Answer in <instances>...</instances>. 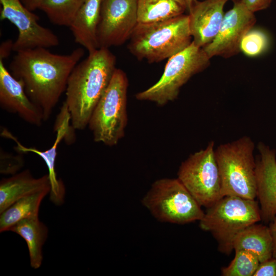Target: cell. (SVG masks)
Masks as SVG:
<instances>
[{
    "label": "cell",
    "instance_id": "cell-10",
    "mask_svg": "<svg viewBox=\"0 0 276 276\" xmlns=\"http://www.w3.org/2000/svg\"><path fill=\"white\" fill-rule=\"evenodd\" d=\"M0 18L8 20L18 31L13 51L36 48H49L59 44L57 36L38 23L39 17L28 9L21 0H0Z\"/></svg>",
    "mask_w": 276,
    "mask_h": 276
},
{
    "label": "cell",
    "instance_id": "cell-11",
    "mask_svg": "<svg viewBox=\"0 0 276 276\" xmlns=\"http://www.w3.org/2000/svg\"><path fill=\"white\" fill-rule=\"evenodd\" d=\"M138 0H103L97 31L99 48L119 46L129 40L138 23Z\"/></svg>",
    "mask_w": 276,
    "mask_h": 276
},
{
    "label": "cell",
    "instance_id": "cell-15",
    "mask_svg": "<svg viewBox=\"0 0 276 276\" xmlns=\"http://www.w3.org/2000/svg\"><path fill=\"white\" fill-rule=\"evenodd\" d=\"M60 112L61 122L56 126V136L55 141L52 147L45 151H40L34 147H27L22 145L8 129H4L1 133L3 136L9 138L16 143L15 150L19 153H24L32 152L40 156L45 163L49 177L51 189L50 200L55 205H60L64 202L65 188L62 181L57 178L55 171V163L57 156L58 145L61 141L67 135L70 130L69 122L70 115L67 107L63 103Z\"/></svg>",
    "mask_w": 276,
    "mask_h": 276
},
{
    "label": "cell",
    "instance_id": "cell-25",
    "mask_svg": "<svg viewBox=\"0 0 276 276\" xmlns=\"http://www.w3.org/2000/svg\"><path fill=\"white\" fill-rule=\"evenodd\" d=\"M269 45L267 34L260 29H251L243 37L240 51L249 57L258 56L265 52Z\"/></svg>",
    "mask_w": 276,
    "mask_h": 276
},
{
    "label": "cell",
    "instance_id": "cell-13",
    "mask_svg": "<svg viewBox=\"0 0 276 276\" xmlns=\"http://www.w3.org/2000/svg\"><path fill=\"white\" fill-rule=\"evenodd\" d=\"M0 106L29 124L40 126L44 121L40 109L27 96L23 83L14 78L0 59Z\"/></svg>",
    "mask_w": 276,
    "mask_h": 276
},
{
    "label": "cell",
    "instance_id": "cell-32",
    "mask_svg": "<svg viewBox=\"0 0 276 276\" xmlns=\"http://www.w3.org/2000/svg\"><path fill=\"white\" fill-rule=\"evenodd\" d=\"M188 5V11L191 8L192 6L198 1V0H186Z\"/></svg>",
    "mask_w": 276,
    "mask_h": 276
},
{
    "label": "cell",
    "instance_id": "cell-2",
    "mask_svg": "<svg viewBox=\"0 0 276 276\" xmlns=\"http://www.w3.org/2000/svg\"><path fill=\"white\" fill-rule=\"evenodd\" d=\"M116 66V57L109 49L99 48L75 66L67 80L64 102L73 128L82 130L88 126Z\"/></svg>",
    "mask_w": 276,
    "mask_h": 276
},
{
    "label": "cell",
    "instance_id": "cell-26",
    "mask_svg": "<svg viewBox=\"0 0 276 276\" xmlns=\"http://www.w3.org/2000/svg\"><path fill=\"white\" fill-rule=\"evenodd\" d=\"M0 172L3 174L14 175L23 167L24 160L20 154L13 155L1 150Z\"/></svg>",
    "mask_w": 276,
    "mask_h": 276
},
{
    "label": "cell",
    "instance_id": "cell-3",
    "mask_svg": "<svg viewBox=\"0 0 276 276\" xmlns=\"http://www.w3.org/2000/svg\"><path fill=\"white\" fill-rule=\"evenodd\" d=\"M128 40L129 52L139 60L152 63L169 59L192 42L189 15L151 24L137 23Z\"/></svg>",
    "mask_w": 276,
    "mask_h": 276
},
{
    "label": "cell",
    "instance_id": "cell-24",
    "mask_svg": "<svg viewBox=\"0 0 276 276\" xmlns=\"http://www.w3.org/2000/svg\"><path fill=\"white\" fill-rule=\"evenodd\" d=\"M234 259L226 267L221 269L223 276H253L260 262L253 252L245 250H236Z\"/></svg>",
    "mask_w": 276,
    "mask_h": 276
},
{
    "label": "cell",
    "instance_id": "cell-20",
    "mask_svg": "<svg viewBox=\"0 0 276 276\" xmlns=\"http://www.w3.org/2000/svg\"><path fill=\"white\" fill-rule=\"evenodd\" d=\"M20 236L26 241L29 252L31 266L39 268L42 263V246L48 234L47 226L40 221L38 216L22 219L9 230Z\"/></svg>",
    "mask_w": 276,
    "mask_h": 276
},
{
    "label": "cell",
    "instance_id": "cell-7",
    "mask_svg": "<svg viewBox=\"0 0 276 276\" xmlns=\"http://www.w3.org/2000/svg\"><path fill=\"white\" fill-rule=\"evenodd\" d=\"M142 202L155 219L163 222L187 224L199 221L204 213L177 178L156 180Z\"/></svg>",
    "mask_w": 276,
    "mask_h": 276
},
{
    "label": "cell",
    "instance_id": "cell-14",
    "mask_svg": "<svg viewBox=\"0 0 276 276\" xmlns=\"http://www.w3.org/2000/svg\"><path fill=\"white\" fill-rule=\"evenodd\" d=\"M256 159L257 197L260 204L261 220L270 222L276 214V152L259 142Z\"/></svg>",
    "mask_w": 276,
    "mask_h": 276
},
{
    "label": "cell",
    "instance_id": "cell-12",
    "mask_svg": "<svg viewBox=\"0 0 276 276\" xmlns=\"http://www.w3.org/2000/svg\"><path fill=\"white\" fill-rule=\"evenodd\" d=\"M232 1L233 7L224 14L216 36L202 48L210 59L214 56L227 58L238 54L243 37L256 24L254 13L242 0Z\"/></svg>",
    "mask_w": 276,
    "mask_h": 276
},
{
    "label": "cell",
    "instance_id": "cell-29",
    "mask_svg": "<svg viewBox=\"0 0 276 276\" xmlns=\"http://www.w3.org/2000/svg\"><path fill=\"white\" fill-rule=\"evenodd\" d=\"M13 43L11 40H7L2 43L0 47V59L4 60L9 56L11 51H13Z\"/></svg>",
    "mask_w": 276,
    "mask_h": 276
},
{
    "label": "cell",
    "instance_id": "cell-1",
    "mask_svg": "<svg viewBox=\"0 0 276 276\" xmlns=\"http://www.w3.org/2000/svg\"><path fill=\"white\" fill-rule=\"evenodd\" d=\"M9 71L24 84L30 100L48 120L65 91L69 76L84 55L81 48L67 55L56 54L45 48L16 52Z\"/></svg>",
    "mask_w": 276,
    "mask_h": 276
},
{
    "label": "cell",
    "instance_id": "cell-31",
    "mask_svg": "<svg viewBox=\"0 0 276 276\" xmlns=\"http://www.w3.org/2000/svg\"><path fill=\"white\" fill-rule=\"evenodd\" d=\"M44 0H21L24 5L30 11H34L39 9Z\"/></svg>",
    "mask_w": 276,
    "mask_h": 276
},
{
    "label": "cell",
    "instance_id": "cell-4",
    "mask_svg": "<svg viewBox=\"0 0 276 276\" xmlns=\"http://www.w3.org/2000/svg\"><path fill=\"white\" fill-rule=\"evenodd\" d=\"M260 220V209L255 199L224 196L208 208L199 221L200 227L216 240L219 251L229 255L235 237Z\"/></svg>",
    "mask_w": 276,
    "mask_h": 276
},
{
    "label": "cell",
    "instance_id": "cell-23",
    "mask_svg": "<svg viewBox=\"0 0 276 276\" xmlns=\"http://www.w3.org/2000/svg\"><path fill=\"white\" fill-rule=\"evenodd\" d=\"M84 0H44L40 7L51 23L69 27Z\"/></svg>",
    "mask_w": 276,
    "mask_h": 276
},
{
    "label": "cell",
    "instance_id": "cell-17",
    "mask_svg": "<svg viewBox=\"0 0 276 276\" xmlns=\"http://www.w3.org/2000/svg\"><path fill=\"white\" fill-rule=\"evenodd\" d=\"M103 0H84L69 28L75 41L88 54L99 49L97 31Z\"/></svg>",
    "mask_w": 276,
    "mask_h": 276
},
{
    "label": "cell",
    "instance_id": "cell-5",
    "mask_svg": "<svg viewBox=\"0 0 276 276\" xmlns=\"http://www.w3.org/2000/svg\"><path fill=\"white\" fill-rule=\"evenodd\" d=\"M255 143L248 136L222 144L215 149L221 196L255 199L257 197Z\"/></svg>",
    "mask_w": 276,
    "mask_h": 276
},
{
    "label": "cell",
    "instance_id": "cell-22",
    "mask_svg": "<svg viewBox=\"0 0 276 276\" xmlns=\"http://www.w3.org/2000/svg\"><path fill=\"white\" fill-rule=\"evenodd\" d=\"M50 192V189L38 191L13 202L1 213L0 232L9 231L19 221L38 216L40 203Z\"/></svg>",
    "mask_w": 276,
    "mask_h": 276
},
{
    "label": "cell",
    "instance_id": "cell-6",
    "mask_svg": "<svg viewBox=\"0 0 276 276\" xmlns=\"http://www.w3.org/2000/svg\"><path fill=\"white\" fill-rule=\"evenodd\" d=\"M128 86L125 73L117 68L88 122V126L96 142L113 146L124 136L127 122Z\"/></svg>",
    "mask_w": 276,
    "mask_h": 276
},
{
    "label": "cell",
    "instance_id": "cell-28",
    "mask_svg": "<svg viewBox=\"0 0 276 276\" xmlns=\"http://www.w3.org/2000/svg\"><path fill=\"white\" fill-rule=\"evenodd\" d=\"M247 8L255 13L267 9L272 0H242Z\"/></svg>",
    "mask_w": 276,
    "mask_h": 276
},
{
    "label": "cell",
    "instance_id": "cell-9",
    "mask_svg": "<svg viewBox=\"0 0 276 276\" xmlns=\"http://www.w3.org/2000/svg\"><path fill=\"white\" fill-rule=\"evenodd\" d=\"M214 142L191 154L179 167L177 178L201 206H212L222 197L221 179Z\"/></svg>",
    "mask_w": 276,
    "mask_h": 276
},
{
    "label": "cell",
    "instance_id": "cell-18",
    "mask_svg": "<svg viewBox=\"0 0 276 276\" xmlns=\"http://www.w3.org/2000/svg\"><path fill=\"white\" fill-rule=\"evenodd\" d=\"M51 189L48 174L34 178L28 170L0 182V214L17 200L31 194Z\"/></svg>",
    "mask_w": 276,
    "mask_h": 276
},
{
    "label": "cell",
    "instance_id": "cell-8",
    "mask_svg": "<svg viewBox=\"0 0 276 276\" xmlns=\"http://www.w3.org/2000/svg\"><path fill=\"white\" fill-rule=\"evenodd\" d=\"M210 63V58L202 48L192 41L187 48L169 58L157 82L137 93L135 98L164 106L175 100L181 87L193 76L207 68Z\"/></svg>",
    "mask_w": 276,
    "mask_h": 276
},
{
    "label": "cell",
    "instance_id": "cell-16",
    "mask_svg": "<svg viewBox=\"0 0 276 276\" xmlns=\"http://www.w3.org/2000/svg\"><path fill=\"white\" fill-rule=\"evenodd\" d=\"M229 0L197 1L189 11L193 42L203 48L218 33L224 15L223 9Z\"/></svg>",
    "mask_w": 276,
    "mask_h": 276
},
{
    "label": "cell",
    "instance_id": "cell-27",
    "mask_svg": "<svg viewBox=\"0 0 276 276\" xmlns=\"http://www.w3.org/2000/svg\"><path fill=\"white\" fill-rule=\"evenodd\" d=\"M253 276H276V258L260 262Z\"/></svg>",
    "mask_w": 276,
    "mask_h": 276
},
{
    "label": "cell",
    "instance_id": "cell-21",
    "mask_svg": "<svg viewBox=\"0 0 276 276\" xmlns=\"http://www.w3.org/2000/svg\"><path fill=\"white\" fill-rule=\"evenodd\" d=\"M188 10L186 0H138L139 24H151L184 14Z\"/></svg>",
    "mask_w": 276,
    "mask_h": 276
},
{
    "label": "cell",
    "instance_id": "cell-19",
    "mask_svg": "<svg viewBox=\"0 0 276 276\" xmlns=\"http://www.w3.org/2000/svg\"><path fill=\"white\" fill-rule=\"evenodd\" d=\"M233 249L245 250L255 254L260 262L272 257L273 241L269 226L252 224L240 232L235 238Z\"/></svg>",
    "mask_w": 276,
    "mask_h": 276
},
{
    "label": "cell",
    "instance_id": "cell-30",
    "mask_svg": "<svg viewBox=\"0 0 276 276\" xmlns=\"http://www.w3.org/2000/svg\"><path fill=\"white\" fill-rule=\"evenodd\" d=\"M269 228L271 232L273 241L272 257L276 258V214L273 219L270 221Z\"/></svg>",
    "mask_w": 276,
    "mask_h": 276
}]
</instances>
